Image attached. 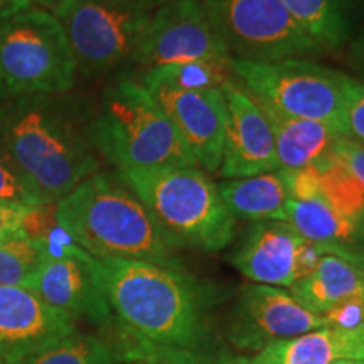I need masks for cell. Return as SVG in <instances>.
<instances>
[{
	"instance_id": "1",
	"label": "cell",
	"mask_w": 364,
	"mask_h": 364,
	"mask_svg": "<svg viewBox=\"0 0 364 364\" xmlns=\"http://www.w3.org/2000/svg\"><path fill=\"white\" fill-rule=\"evenodd\" d=\"M90 272L122 339L152 348L201 353L206 316L201 290L176 265L156 262L90 258Z\"/></svg>"
},
{
	"instance_id": "2",
	"label": "cell",
	"mask_w": 364,
	"mask_h": 364,
	"mask_svg": "<svg viewBox=\"0 0 364 364\" xmlns=\"http://www.w3.org/2000/svg\"><path fill=\"white\" fill-rule=\"evenodd\" d=\"M58 225L93 258L176 265L181 248L120 177L95 172L56 203Z\"/></svg>"
},
{
	"instance_id": "3",
	"label": "cell",
	"mask_w": 364,
	"mask_h": 364,
	"mask_svg": "<svg viewBox=\"0 0 364 364\" xmlns=\"http://www.w3.org/2000/svg\"><path fill=\"white\" fill-rule=\"evenodd\" d=\"M90 142L51 97H17L0 103V147L19 166L43 204L58 203L97 172L100 164Z\"/></svg>"
},
{
	"instance_id": "4",
	"label": "cell",
	"mask_w": 364,
	"mask_h": 364,
	"mask_svg": "<svg viewBox=\"0 0 364 364\" xmlns=\"http://www.w3.org/2000/svg\"><path fill=\"white\" fill-rule=\"evenodd\" d=\"M88 135L117 172L199 167L140 81L124 78L105 88Z\"/></svg>"
},
{
	"instance_id": "5",
	"label": "cell",
	"mask_w": 364,
	"mask_h": 364,
	"mask_svg": "<svg viewBox=\"0 0 364 364\" xmlns=\"http://www.w3.org/2000/svg\"><path fill=\"white\" fill-rule=\"evenodd\" d=\"M118 177L179 247L213 253L233 241L236 218L199 167L129 171Z\"/></svg>"
},
{
	"instance_id": "6",
	"label": "cell",
	"mask_w": 364,
	"mask_h": 364,
	"mask_svg": "<svg viewBox=\"0 0 364 364\" xmlns=\"http://www.w3.org/2000/svg\"><path fill=\"white\" fill-rule=\"evenodd\" d=\"M75 54L56 16L29 7L0 19V93L53 97L76 81Z\"/></svg>"
},
{
	"instance_id": "7",
	"label": "cell",
	"mask_w": 364,
	"mask_h": 364,
	"mask_svg": "<svg viewBox=\"0 0 364 364\" xmlns=\"http://www.w3.org/2000/svg\"><path fill=\"white\" fill-rule=\"evenodd\" d=\"M233 80L253 98L295 118L318 122L344 136L348 73L309 58L250 63L231 58Z\"/></svg>"
},
{
	"instance_id": "8",
	"label": "cell",
	"mask_w": 364,
	"mask_h": 364,
	"mask_svg": "<svg viewBox=\"0 0 364 364\" xmlns=\"http://www.w3.org/2000/svg\"><path fill=\"white\" fill-rule=\"evenodd\" d=\"M203 4L235 59L277 63L324 51L280 0H203Z\"/></svg>"
},
{
	"instance_id": "9",
	"label": "cell",
	"mask_w": 364,
	"mask_h": 364,
	"mask_svg": "<svg viewBox=\"0 0 364 364\" xmlns=\"http://www.w3.org/2000/svg\"><path fill=\"white\" fill-rule=\"evenodd\" d=\"M152 11L142 0H70L58 19L78 71L98 75L134 63Z\"/></svg>"
},
{
	"instance_id": "10",
	"label": "cell",
	"mask_w": 364,
	"mask_h": 364,
	"mask_svg": "<svg viewBox=\"0 0 364 364\" xmlns=\"http://www.w3.org/2000/svg\"><path fill=\"white\" fill-rule=\"evenodd\" d=\"M203 0H171L150 14L134 56L145 71L193 61H230Z\"/></svg>"
},
{
	"instance_id": "11",
	"label": "cell",
	"mask_w": 364,
	"mask_h": 364,
	"mask_svg": "<svg viewBox=\"0 0 364 364\" xmlns=\"http://www.w3.org/2000/svg\"><path fill=\"white\" fill-rule=\"evenodd\" d=\"M140 85L174 125L199 169L220 171L226 134V103L221 90H182L144 71Z\"/></svg>"
},
{
	"instance_id": "12",
	"label": "cell",
	"mask_w": 364,
	"mask_h": 364,
	"mask_svg": "<svg viewBox=\"0 0 364 364\" xmlns=\"http://www.w3.org/2000/svg\"><path fill=\"white\" fill-rule=\"evenodd\" d=\"M324 327V317L302 306L280 287L248 285L231 318L230 339L236 349L260 353L279 341H289Z\"/></svg>"
},
{
	"instance_id": "13",
	"label": "cell",
	"mask_w": 364,
	"mask_h": 364,
	"mask_svg": "<svg viewBox=\"0 0 364 364\" xmlns=\"http://www.w3.org/2000/svg\"><path fill=\"white\" fill-rule=\"evenodd\" d=\"M73 332L75 318L31 289L0 287V358L7 364H24Z\"/></svg>"
},
{
	"instance_id": "14",
	"label": "cell",
	"mask_w": 364,
	"mask_h": 364,
	"mask_svg": "<svg viewBox=\"0 0 364 364\" xmlns=\"http://www.w3.org/2000/svg\"><path fill=\"white\" fill-rule=\"evenodd\" d=\"M221 91L226 103V134L220 166L223 179L279 171L272 127L257 100L235 80Z\"/></svg>"
},
{
	"instance_id": "15",
	"label": "cell",
	"mask_w": 364,
	"mask_h": 364,
	"mask_svg": "<svg viewBox=\"0 0 364 364\" xmlns=\"http://www.w3.org/2000/svg\"><path fill=\"white\" fill-rule=\"evenodd\" d=\"M90 258L85 250L61 258L44 257L29 289L75 321L88 318L100 327H108L115 318L91 275Z\"/></svg>"
},
{
	"instance_id": "16",
	"label": "cell",
	"mask_w": 364,
	"mask_h": 364,
	"mask_svg": "<svg viewBox=\"0 0 364 364\" xmlns=\"http://www.w3.org/2000/svg\"><path fill=\"white\" fill-rule=\"evenodd\" d=\"M304 241L285 221L253 223L231 263L255 284L290 289L299 280L297 262Z\"/></svg>"
},
{
	"instance_id": "17",
	"label": "cell",
	"mask_w": 364,
	"mask_h": 364,
	"mask_svg": "<svg viewBox=\"0 0 364 364\" xmlns=\"http://www.w3.org/2000/svg\"><path fill=\"white\" fill-rule=\"evenodd\" d=\"M257 103L272 127L279 171L307 169L331 157L332 145L341 136L338 132L318 122L287 115L262 100Z\"/></svg>"
},
{
	"instance_id": "18",
	"label": "cell",
	"mask_w": 364,
	"mask_h": 364,
	"mask_svg": "<svg viewBox=\"0 0 364 364\" xmlns=\"http://www.w3.org/2000/svg\"><path fill=\"white\" fill-rule=\"evenodd\" d=\"M289 292L318 316L353 299H364V270L338 255L327 253L312 273L295 282Z\"/></svg>"
},
{
	"instance_id": "19",
	"label": "cell",
	"mask_w": 364,
	"mask_h": 364,
	"mask_svg": "<svg viewBox=\"0 0 364 364\" xmlns=\"http://www.w3.org/2000/svg\"><path fill=\"white\" fill-rule=\"evenodd\" d=\"M218 189L236 220L252 223L285 221L287 203L292 199L282 171L223 179Z\"/></svg>"
},
{
	"instance_id": "20",
	"label": "cell",
	"mask_w": 364,
	"mask_h": 364,
	"mask_svg": "<svg viewBox=\"0 0 364 364\" xmlns=\"http://www.w3.org/2000/svg\"><path fill=\"white\" fill-rule=\"evenodd\" d=\"M279 364H334L364 359V331L321 327L289 341L268 346Z\"/></svg>"
},
{
	"instance_id": "21",
	"label": "cell",
	"mask_w": 364,
	"mask_h": 364,
	"mask_svg": "<svg viewBox=\"0 0 364 364\" xmlns=\"http://www.w3.org/2000/svg\"><path fill=\"white\" fill-rule=\"evenodd\" d=\"M285 223L302 238L331 247L354 248L364 231V223L341 215L322 196L290 199L285 208Z\"/></svg>"
},
{
	"instance_id": "22",
	"label": "cell",
	"mask_w": 364,
	"mask_h": 364,
	"mask_svg": "<svg viewBox=\"0 0 364 364\" xmlns=\"http://www.w3.org/2000/svg\"><path fill=\"white\" fill-rule=\"evenodd\" d=\"M322 49H338L351 39L356 0H280Z\"/></svg>"
},
{
	"instance_id": "23",
	"label": "cell",
	"mask_w": 364,
	"mask_h": 364,
	"mask_svg": "<svg viewBox=\"0 0 364 364\" xmlns=\"http://www.w3.org/2000/svg\"><path fill=\"white\" fill-rule=\"evenodd\" d=\"M122 361L117 346L98 336L76 331L48 346L24 364H120Z\"/></svg>"
},
{
	"instance_id": "24",
	"label": "cell",
	"mask_w": 364,
	"mask_h": 364,
	"mask_svg": "<svg viewBox=\"0 0 364 364\" xmlns=\"http://www.w3.org/2000/svg\"><path fill=\"white\" fill-rule=\"evenodd\" d=\"M318 196L334 206L341 215L364 223V189L358 181L329 157L316 166Z\"/></svg>"
},
{
	"instance_id": "25",
	"label": "cell",
	"mask_w": 364,
	"mask_h": 364,
	"mask_svg": "<svg viewBox=\"0 0 364 364\" xmlns=\"http://www.w3.org/2000/svg\"><path fill=\"white\" fill-rule=\"evenodd\" d=\"M44 253L39 241L27 236L0 240V287H26L43 262Z\"/></svg>"
},
{
	"instance_id": "26",
	"label": "cell",
	"mask_w": 364,
	"mask_h": 364,
	"mask_svg": "<svg viewBox=\"0 0 364 364\" xmlns=\"http://www.w3.org/2000/svg\"><path fill=\"white\" fill-rule=\"evenodd\" d=\"M230 61H193L149 70L156 78L182 90H221L233 80Z\"/></svg>"
},
{
	"instance_id": "27",
	"label": "cell",
	"mask_w": 364,
	"mask_h": 364,
	"mask_svg": "<svg viewBox=\"0 0 364 364\" xmlns=\"http://www.w3.org/2000/svg\"><path fill=\"white\" fill-rule=\"evenodd\" d=\"M0 201L22 204V206L43 204L19 166L2 147H0Z\"/></svg>"
},
{
	"instance_id": "28",
	"label": "cell",
	"mask_w": 364,
	"mask_h": 364,
	"mask_svg": "<svg viewBox=\"0 0 364 364\" xmlns=\"http://www.w3.org/2000/svg\"><path fill=\"white\" fill-rule=\"evenodd\" d=\"M344 136L364 145V85L351 75L346 78Z\"/></svg>"
},
{
	"instance_id": "29",
	"label": "cell",
	"mask_w": 364,
	"mask_h": 364,
	"mask_svg": "<svg viewBox=\"0 0 364 364\" xmlns=\"http://www.w3.org/2000/svg\"><path fill=\"white\" fill-rule=\"evenodd\" d=\"M331 159L349 172L364 189V145L348 136H338L331 150Z\"/></svg>"
},
{
	"instance_id": "30",
	"label": "cell",
	"mask_w": 364,
	"mask_h": 364,
	"mask_svg": "<svg viewBox=\"0 0 364 364\" xmlns=\"http://www.w3.org/2000/svg\"><path fill=\"white\" fill-rule=\"evenodd\" d=\"M324 327L344 331H364V299H353L331 309L324 316Z\"/></svg>"
},
{
	"instance_id": "31",
	"label": "cell",
	"mask_w": 364,
	"mask_h": 364,
	"mask_svg": "<svg viewBox=\"0 0 364 364\" xmlns=\"http://www.w3.org/2000/svg\"><path fill=\"white\" fill-rule=\"evenodd\" d=\"M56 225V203L38 204V206L27 208L24 221H22V233L29 240L39 241Z\"/></svg>"
},
{
	"instance_id": "32",
	"label": "cell",
	"mask_w": 364,
	"mask_h": 364,
	"mask_svg": "<svg viewBox=\"0 0 364 364\" xmlns=\"http://www.w3.org/2000/svg\"><path fill=\"white\" fill-rule=\"evenodd\" d=\"M29 206L0 201V240L14 238L22 233V221Z\"/></svg>"
},
{
	"instance_id": "33",
	"label": "cell",
	"mask_w": 364,
	"mask_h": 364,
	"mask_svg": "<svg viewBox=\"0 0 364 364\" xmlns=\"http://www.w3.org/2000/svg\"><path fill=\"white\" fill-rule=\"evenodd\" d=\"M348 65L353 71L351 78L364 85V27L353 39H349Z\"/></svg>"
},
{
	"instance_id": "34",
	"label": "cell",
	"mask_w": 364,
	"mask_h": 364,
	"mask_svg": "<svg viewBox=\"0 0 364 364\" xmlns=\"http://www.w3.org/2000/svg\"><path fill=\"white\" fill-rule=\"evenodd\" d=\"M235 364H279L270 349L265 348L260 353H255L248 358H235Z\"/></svg>"
},
{
	"instance_id": "35",
	"label": "cell",
	"mask_w": 364,
	"mask_h": 364,
	"mask_svg": "<svg viewBox=\"0 0 364 364\" xmlns=\"http://www.w3.org/2000/svg\"><path fill=\"white\" fill-rule=\"evenodd\" d=\"M34 4L31 0H0V19L11 16V14L21 12L24 9L33 7Z\"/></svg>"
},
{
	"instance_id": "36",
	"label": "cell",
	"mask_w": 364,
	"mask_h": 364,
	"mask_svg": "<svg viewBox=\"0 0 364 364\" xmlns=\"http://www.w3.org/2000/svg\"><path fill=\"white\" fill-rule=\"evenodd\" d=\"M31 2L34 4V6H38L39 9H44V11L51 12L53 16H59L63 11H65V7L70 4V0H31Z\"/></svg>"
},
{
	"instance_id": "37",
	"label": "cell",
	"mask_w": 364,
	"mask_h": 364,
	"mask_svg": "<svg viewBox=\"0 0 364 364\" xmlns=\"http://www.w3.org/2000/svg\"><path fill=\"white\" fill-rule=\"evenodd\" d=\"M142 2H144V4H147L149 7L156 9V7H159V6H162V4L171 2V0H142Z\"/></svg>"
},
{
	"instance_id": "38",
	"label": "cell",
	"mask_w": 364,
	"mask_h": 364,
	"mask_svg": "<svg viewBox=\"0 0 364 364\" xmlns=\"http://www.w3.org/2000/svg\"><path fill=\"white\" fill-rule=\"evenodd\" d=\"M215 364H235V358H218L215 359Z\"/></svg>"
},
{
	"instance_id": "39",
	"label": "cell",
	"mask_w": 364,
	"mask_h": 364,
	"mask_svg": "<svg viewBox=\"0 0 364 364\" xmlns=\"http://www.w3.org/2000/svg\"><path fill=\"white\" fill-rule=\"evenodd\" d=\"M334 364H364V359H346V361H338Z\"/></svg>"
},
{
	"instance_id": "40",
	"label": "cell",
	"mask_w": 364,
	"mask_h": 364,
	"mask_svg": "<svg viewBox=\"0 0 364 364\" xmlns=\"http://www.w3.org/2000/svg\"><path fill=\"white\" fill-rule=\"evenodd\" d=\"M125 364H152L147 361H139V359H130V361H125Z\"/></svg>"
},
{
	"instance_id": "41",
	"label": "cell",
	"mask_w": 364,
	"mask_h": 364,
	"mask_svg": "<svg viewBox=\"0 0 364 364\" xmlns=\"http://www.w3.org/2000/svg\"><path fill=\"white\" fill-rule=\"evenodd\" d=\"M0 364H7V363H6V361H4V359H2V358H0Z\"/></svg>"
},
{
	"instance_id": "42",
	"label": "cell",
	"mask_w": 364,
	"mask_h": 364,
	"mask_svg": "<svg viewBox=\"0 0 364 364\" xmlns=\"http://www.w3.org/2000/svg\"><path fill=\"white\" fill-rule=\"evenodd\" d=\"M363 270H364V262H363Z\"/></svg>"
}]
</instances>
